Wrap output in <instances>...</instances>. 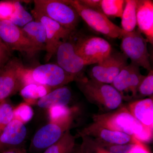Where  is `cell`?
<instances>
[{
	"label": "cell",
	"mask_w": 153,
	"mask_h": 153,
	"mask_svg": "<svg viewBox=\"0 0 153 153\" xmlns=\"http://www.w3.org/2000/svg\"><path fill=\"white\" fill-rule=\"evenodd\" d=\"M93 119L103 127L127 134L144 143L152 140L153 130L143 125L125 107L112 112L94 115Z\"/></svg>",
	"instance_id": "6da1fadb"
},
{
	"label": "cell",
	"mask_w": 153,
	"mask_h": 153,
	"mask_svg": "<svg viewBox=\"0 0 153 153\" xmlns=\"http://www.w3.org/2000/svg\"><path fill=\"white\" fill-rule=\"evenodd\" d=\"M80 90L90 102L101 109L114 110L120 107L123 98L113 86L80 76L76 78Z\"/></svg>",
	"instance_id": "7a4b0ae2"
},
{
	"label": "cell",
	"mask_w": 153,
	"mask_h": 153,
	"mask_svg": "<svg viewBox=\"0 0 153 153\" xmlns=\"http://www.w3.org/2000/svg\"><path fill=\"white\" fill-rule=\"evenodd\" d=\"M33 11L48 17L66 29L74 31L79 17L69 1L36 0Z\"/></svg>",
	"instance_id": "3957f363"
},
{
	"label": "cell",
	"mask_w": 153,
	"mask_h": 153,
	"mask_svg": "<svg viewBox=\"0 0 153 153\" xmlns=\"http://www.w3.org/2000/svg\"><path fill=\"white\" fill-rule=\"evenodd\" d=\"M69 4L91 29L111 38H120L123 30L115 25L100 11L88 8L78 0L69 1Z\"/></svg>",
	"instance_id": "277c9868"
},
{
	"label": "cell",
	"mask_w": 153,
	"mask_h": 153,
	"mask_svg": "<svg viewBox=\"0 0 153 153\" xmlns=\"http://www.w3.org/2000/svg\"><path fill=\"white\" fill-rule=\"evenodd\" d=\"M79 133L82 140L88 143L102 148L114 145L134 143L138 140L131 136L111 130L94 122Z\"/></svg>",
	"instance_id": "5b68a950"
},
{
	"label": "cell",
	"mask_w": 153,
	"mask_h": 153,
	"mask_svg": "<svg viewBox=\"0 0 153 153\" xmlns=\"http://www.w3.org/2000/svg\"><path fill=\"white\" fill-rule=\"evenodd\" d=\"M0 39L10 51H18L28 58H32L41 51L30 41L22 28L10 21H0Z\"/></svg>",
	"instance_id": "8992f818"
},
{
	"label": "cell",
	"mask_w": 153,
	"mask_h": 153,
	"mask_svg": "<svg viewBox=\"0 0 153 153\" xmlns=\"http://www.w3.org/2000/svg\"><path fill=\"white\" fill-rule=\"evenodd\" d=\"M121 38L122 50L123 54L131 60V63L149 71L152 70L147 42L140 31L138 30L131 32L123 31Z\"/></svg>",
	"instance_id": "52a82bcc"
},
{
	"label": "cell",
	"mask_w": 153,
	"mask_h": 153,
	"mask_svg": "<svg viewBox=\"0 0 153 153\" xmlns=\"http://www.w3.org/2000/svg\"><path fill=\"white\" fill-rule=\"evenodd\" d=\"M75 52L84 61L85 66L97 64L112 52L108 41L97 36H85L74 42Z\"/></svg>",
	"instance_id": "ba28073f"
},
{
	"label": "cell",
	"mask_w": 153,
	"mask_h": 153,
	"mask_svg": "<svg viewBox=\"0 0 153 153\" xmlns=\"http://www.w3.org/2000/svg\"><path fill=\"white\" fill-rule=\"evenodd\" d=\"M128 59L123 53L111 52L109 56L92 67L90 79L111 84L118 74L128 64Z\"/></svg>",
	"instance_id": "9c48e42d"
},
{
	"label": "cell",
	"mask_w": 153,
	"mask_h": 153,
	"mask_svg": "<svg viewBox=\"0 0 153 153\" xmlns=\"http://www.w3.org/2000/svg\"><path fill=\"white\" fill-rule=\"evenodd\" d=\"M23 66L21 60L13 57L0 68V102L8 99L23 88L21 72Z\"/></svg>",
	"instance_id": "30bf717a"
},
{
	"label": "cell",
	"mask_w": 153,
	"mask_h": 153,
	"mask_svg": "<svg viewBox=\"0 0 153 153\" xmlns=\"http://www.w3.org/2000/svg\"><path fill=\"white\" fill-rule=\"evenodd\" d=\"M32 14L36 21L42 23L45 27L46 33V53L45 61L48 62L57 51V48L62 42L68 40L71 37L73 31L66 29L48 17L34 11Z\"/></svg>",
	"instance_id": "8fae6325"
},
{
	"label": "cell",
	"mask_w": 153,
	"mask_h": 153,
	"mask_svg": "<svg viewBox=\"0 0 153 153\" xmlns=\"http://www.w3.org/2000/svg\"><path fill=\"white\" fill-rule=\"evenodd\" d=\"M32 76L36 83L55 89L74 81L76 78L68 74L57 64L47 63L33 68Z\"/></svg>",
	"instance_id": "7c38bea8"
},
{
	"label": "cell",
	"mask_w": 153,
	"mask_h": 153,
	"mask_svg": "<svg viewBox=\"0 0 153 153\" xmlns=\"http://www.w3.org/2000/svg\"><path fill=\"white\" fill-rule=\"evenodd\" d=\"M144 76L138 66L131 63L121 70L111 85L119 92L123 100H129L137 97L139 86Z\"/></svg>",
	"instance_id": "4fadbf2b"
},
{
	"label": "cell",
	"mask_w": 153,
	"mask_h": 153,
	"mask_svg": "<svg viewBox=\"0 0 153 153\" xmlns=\"http://www.w3.org/2000/svg\"><path fill=\"white\" fill-rule=\"evenodd\" d=\"M70 38L59 45L55 54L57 65L76 79L80 76L85 65L75 52L74 42L70 40Z\"/></svg>",
	"instance_id": "5bb4252c"
},
{
	"label": "cell",
	"mask_w": 153,
	"mask_h": 153,
	"mask_svg": "<svg viewBox=\"0 0 153 153\" xmlns=\"http://www.w3.org/2000/svg\"><path fill=\"white\" fill-rule=\"evenodd\" d=\"M71 125V124H47L34 135L30 144V150L38 152L45 151L60 139L65 132L70 129Z\"/></svg>",
	"instance_id": "9a60e30c"
},
{
	"label": "cell",
	"mask_w": 153,
	"mask_h": 153,
	"mask_svg": "<svg viewBox=\"0 0 153 153\" xmlns=\"http://www.w3.org/2000/svg\"><path fill=\"white\" fill-rule=\"evenodd\" d=\"M27 134L25 125L13 119L0 134V153L22 147Z\"/></svg>",
	"instance_id": "2e32d148"
},
{
	"label": "cell",
	"mask_w": 153,
	"mask_h": 153,
	"mask_svg": "<svg viewBox=\"0 0 153 153\" xmlns=\"http://www.w3.org/2000/svg\"><path fill=\"white\" fill-rule=\"evenodd\" d=\"M137 26L146 37L147 43L153 44V2L151 0L137 1Z\"/></svg>",
	"instance_id": "e0dca14e"
},
{
	"label": "cell",
	"mask_w": 153,
	"mask_h": 153,
	"mask_svg": "<svg viewBox=\"0 0 153 153\" xmlns=\"http://www.w3.org/2000/svg\"><path fill=\"white\" fill-rule=\"evenodd\" d=\"M127 108L143 125L153 130L152 97L132 102L129 104Z\"/></svg>",
	"instance_id": "ac0fdd59"
},
{
	"label": "cell",
	"mask_w": 153,
	"mask_h": 153,
	"mask_svg": "<svg viewBox=\"0 0 153 153\" xmlns=\"http://www.w3.org/2000/svg\"><path fill=\"white\" fill-rule=\"evenodd\" d=\"M71 98V91L67 86H64L51 91L38 100L36 104L41 108L47 109L57 105L67 106Z\"/></svg>",
	"instance_id": "d6986e66"
},
{
	"label": "cell",
	"mask_w": 153,
	"mask_h": 153,
	"mask_svg": "<svg viewBox=\"0 0 153 153\" xmlns=\"http://www.w3.org/2000/svg\"><path fill=\"white\" fill-rule=\"evenodd\" d=\"M22 30L30 41L40 51L45 50L46 33L42 23L32 21L23 27Z\"/></svg>",
	"instance_id": "ffe728a7"
},
{
	"label": "cell",
	"mask_w": 153,
	"mask_h": 153,
	"mask_svg": "<svg viewBox=\"0 0 153 153\" xmlns=\"http://www.w3.org/2000/svg\"><path fill=\"white\" fill-rule=\"evenodd\" d=\"M53 89L45 85L32 84L27 85L20 91V95L25 102L32 105L36 104L37 101Z\"/></svg>",
	"instance_id": "44dd1931"
},
{
	"label": "cell",
	"mask_w": 153,
	"mask_h": 153,
	"mask_svg": "<svg viewBox=\"0 0 153 153\" xmlns=\"http://www.w3.org/2000/svg\"><path fill=\"white\" fill-rule=\"evenodd\" d=\"M137 1L126 0L121 17V29L126 32L134 31L137 26Z\"/></svg>",
	"instance_id": "7402d4cb"
},
{
	"label": "cell",
	"mask_w": 153,
	"mask_h": 153,
	"mask_svg": "<svg viewBox=\"0 0 153 153\" xmlns=\"http://www.w3.org/2000/svg\"><path fill=\"white\" fill-rule=\"evenodd\" d=\"M75 136L68 129L60 139L47 148L43 153H73L75 149Z\"/></svg>",
	"instance_id": "603a6c76"
},
{
	"label": "cell",
	"mask_w": 153,
	"mask_h": 153,
	"mask_svg": "<svg viewBox=\"0 0 153 153\" xmlns=\"http://www.w3.org/2000/svg\"><path fill=\"white\" fill-rule=\"evenodd\" d=\"M47 110L49 123L58 124H72L73 110L68 106L57 105Z\"/></svg>",
	"instance_id": "cb8c5ba5"
},
{
	"label": "cell",
	"mask_w": 153,
	"mask_h": 153,
	"mask_svg": "<svg viewBox=\"0 0 153 153\" xmlns=\"http://www.w3.org/2000/svg\"><path fill=\"white\" fill-rule=\"evenodd\" d=\"M125 4L124 0H101L100 8L102 13L108 18H121Z\"/></svg>",
	"instance_id": "d4e9b609"
},
{
	"label": "cell",
	"mask_w": 153,
	"mask_h": 153,
	"mask_svg": "<svg viewBox=\"0 0 153 153\" xmlns=\"http://www.w3.org/2000/svg\"><path fill=\"white\" fill-rule=\"evenodd\" d=\"M15 12L10 21L19 27H24L33 21V17L26 10L19 1H15Z\"/></svg>",
	"instance_id": "484cf974"
},
{
	"label": "cell",
	"mask_w": 153,
	"mask_h": 153,
	"mask_svg": "<svg viewBox=\"0 0 153 153\" xmlns=\"http://www.w3.org/2000/svg\"><path fill=\"white\" fill-rule=\"evenodd\" d=\"M33 115L34 111L31 105L25 102L14 108L13 119L16 120L24 124L30 122Z\"/></svg>",
	"instance_id": "4316f807"
},
{
	"label": "cell",
	"mask_w": 153,
	"mask_h": 153,
	"mask_svg": "<svg viewBox=\"0 0 153 153\" xmlns=\"http://www.w3.org/2000/svg\"><path fill=\"white\" fill-rule=\"evenodd\" d=\"M13 108L8 99L0 102V134L13 119Z\"/></svg>",
	"instance_id": "83f0119b"
},
{
	"label": "cell",
	"mask_w": 153,
	"mask_h": 153,
	"mask_svg": "<svg viewBox=\"0 0 153 153\" xmlns=\"http://www.w3.org/2000/svg\"><path fill=\"white\" fill-rule=\"evenodd\" d=\"M153 94V71L151 70L145 76L138 89L137 95L140 96H152Z\"/></svg>",
	"instance_id": "f1b7e54d"
},
{
	"label": "cell",
	"mask_w": 153,
	"mask_h": 153,
	"mask_svg": "<svg viewBox=\"0 0 153 153\" xmlns=\"http://www.w3.org/2000/svg\"><path fill=\"white\" fill-rule=\"evenodd\" d=\"M15 8V1H0V21H10Z\"/></svg>",
	"instance_id": "f546056e"
},
{
	"label": "cell",
	"mask_w": 153,
	"mask_h": 153,
	"mask_svg": "<svg viewBox=\"0 0 153 153\" xmlns=\"http://www.w3.org/2000/svg\"><path fill=\"white\" fill-rule=\"evenodd\" d=\"M125 153H152L144 143L137 140L134 143L130 144Z\"/></svg>",
	"instance_id": "4dcf8cb0"
},
{
	"label": "cell",
	"mask_w": 153,
	"mask_h": 153,
	"mask_svg": "<svg viewBox=\"0 0 153 153\" xmlns=\"http://www.w3.org/2000/svg\"><path fill=\"white\" fill-rule=\"evenodd\" d=\"M11 58V51L7 47L0 44V68L4 66Z\"/></svg>",
	"instance_id": "1f68e13d"
},
{
	"label": "cell",
	"mask_w": 153,
	"mask_h": 153,
	"mask_svg": "<svg viewBox=\"0 0 153 153\" xmlns=\"http://www.w3.org/2000/svg\"><path fill=\"white\" fill-rule=\"evenodd\" d=\"M79 1L88 8L101 12L100 8L101 0H79Z\"/></svg>",
	"instance_id": "d6a6232c"
},
{
	"label": "cell",
	"mask_w": 153,
	"mask_h": 153,
	"mask_svg": "<svg viewBox=\"0 0 153 153\" xmlns=\"http://www.w3.org/2000/svg\"><path fill=\"white\" fill-rule=\"evenodd\" d=\"M73 153H92L85 143L82 142L79 147L76 148Z\"/></svg>",
	"instance_id": "836d02e7"
},
{
	"label": "cell",
	"mask_w": 153,
	"mask_h": 153,
	"mask_svg": "<svg viewBox=\"0 0 153 153\" xmlns=\"http://www.w3.org/2000/svg\"><path fill=\"white\" fill-rule=\"evenodd\" d=\"M91 147L93 150V153H111L103 148L100 147L95 146H91Z\"/></svg>",
	"instance_id": "e575fe53"
},
{
	"label": "cell",
	"mask_w": 153,
	"mask_h": 153,
	"mask_svg": "<svg viewBox=\"0 0 153 153\" xmlns=\"http://www.w3.org/2000/svg\"><path fill=\"white\" fill-rule=\"evenodd\" d=\"M1 153H26V150L25 148L22 147L6 151Z\"/></svg>",
	"instance_id": "d590c367"
},
{
	"label": "cell",
	"mask_w": 153,
	"mask_h": 153,
	"mask_svg": "<svg viewBox=\"0 0 153 153\" xmlns=\"http://www.w3.org/2000/svg\"><path fill=\"white\" fill-rule=\"evenodd\" d=\"M0 44H1V45H2V46H4V47H6V45H5L4 44V43H3V42H2V41L1 40V39H0Z\"/></svg>",
	"instance_id": "8d00e7d4"
}]
</instances>
